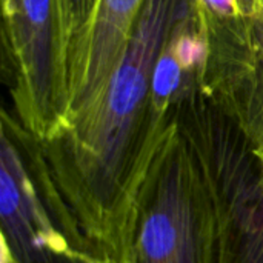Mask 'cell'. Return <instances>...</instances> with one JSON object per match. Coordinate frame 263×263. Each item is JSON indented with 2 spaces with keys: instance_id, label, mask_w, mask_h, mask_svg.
<instances>
[{
  "instance_id": "1",
  "label": "cell",
  "mask_w": 263,
  "mask_h": 263,
  "mask_svg": "<svg viewBox=\"0 0 263 263\" xmlns=\"http://www.w3.org/2000/svg\"><path fill=\"white\" fill-rule=\"evenodd\" d=\"M194 0H145L123 57L99 97L42 142L49 168L99 254L128 263L136 200L174 116L157 111L159 57Z\"/></svg>"
},
{
  "instance_id": "8",
  "label": "cell",
  "mask_w": 263,
  "mask_h": 263,
  "mask_svg": "<svg viewBox=\"0 0 263 263\" xmlns=\"http://www.w3.org/2000/svg\"><path fill=\"white\" fill-rule=\"evenodd\" d=\"M99 0H55L59 17L60 59L69 86L71 74L79 62ZM69 102V99H68Z\"/></svg>"
},
{
  "instance_id": "5",
  "label": "cell",
  "mask_w": 263,
  "mask_h": 263,
  "mask_svg": "<svg viewBox=\"0 0 263 263\" xmlns=\"http://www.w3.org/2000/svg\"><path fill=\"white\" fill-rule=\"evenodd\" d=\"M2 18L3 71L14 116L45 142L68 112L55 0H2Z\"/></svg>"
},
{
  "instance_id": "3",
  "label": "cell",
  "mask_w": 263,
  "mask_h": 263,
  "mask_svg": "<svg viewBox=\"0 0 263 263\" xmlns=\"http://www.w3.org/2000/svg\"><path fill=\"white\" fill-rule=\"evenodd\" d=\"M128 263H216L211 190L176 116L136 200Z\"/></svg>"
},
{
  "instance_id": "6",
  "label": "cell",
  "mask_w": 263,
  "mask_h": 263,
  "mask_svg": "<svg viewBox=\"0 0 263 263\" xmlns=\"http://www.w3.org/2000/svg\"><path fill=\"white\" fill-rule=\"evenodd\" d=\"M197 15L205 39L200 91L263 151V0L233 17Z\"/></svg>"
},
{
  "instance_id": "9",
  "label": "cell",
  "mask_w": 263,
  "mask_h": 263,
  "mask_svg": "<svg viewBox=\"0 0 263 263\" xmlns=\"http://www.w3.org/2000/svg\"><path fill=\"white\" fill-rule=\"evenodd\" d=\"M257 160H259V168H260V180L263 182V151H256Z\"/></svg>"
},
{
  "instance_id": "10",
  "label": "cell",
  "mask_w": 263,
  "mask_h": 263,
  "mask_svg": "<svg viewBox=\"0 0 263 263\" xmlns=\"http://www.w3.org/2000/svg\"><path fill=\"white\" fill-rule=\"evenodd\" d=\"M100 263H116V262H111V260H102Z\"/></svg>"
},
{
  "instance_id": "7",
  "label": "cell",
  "mask_w": 263,
  "mask_h": 263,
  "mask_svg": "<svg viewBox=\"0 0 263 263\" xmlns=\"http://www.w3.org/2000/svg\"><path fill=\"white\" fill-rule=\"evenodd\" d=\"M143 5L145 0H99L69 79L66 116L102 94L123 57Z\"/></svg>"
},
{
  "instance_id": "2",
  "label": "cell",
  "mask_w": 263,
  "mask_h": 263,
  "mask_svg": "<svg viewBox=\"0 0 263 263\" xmlns=\"http://www.w3.org/2000/svg\"><path fill=\"white\" fill-rule=\"evenodd\" d=\"M0 129V263L105 260L54 179L42 142L6 109Z\"/></svg>"
},
{
  "instance_id": "4",
  "label": "cell",
  "mask_w": 263,
  "mask_h": 263,
  "mask_svg": "<svg viewBox=\"0 0 263 263\" xmlns=\"http://www.w3.org/2000/svg\"><path fill=\"white\" fill-rule=\"evenodd\" d=\"M176 122L211 190L216 263H263V182L254 146L200 88L177 103Z\"/></svg>"
}]
</instances>
